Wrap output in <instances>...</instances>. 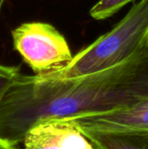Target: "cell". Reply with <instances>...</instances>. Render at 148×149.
Returning a JSON list of instances; mask_svg holds the SVG:
<instances>
[{"label": "cell", "instance_id": "6da1fadb", "mask_svg": "<svg viewBox=\"0 0 148 149\" xmlns=\"http://www.w3.org/2000/svg\"><path fill=\"white\" fill-rule=\"evenodd\" d=\"M147 96L148 48L116 66L75 79L20 72L0 101V138L17 146L42 121L108 112Z\"/></svg>", "mask_w": 148, "mask_h": 149}, {"label": "cell", "instance_id": "7a4b0ae2", "mask_svg": "<svg viewBox=\"0 0 148 149\" xmlns=\"http://www.w3.org/2000/svg\"><path fill=\"white\" fill-rule=\"evenodd\" d=\"M148 48V0H140L110 31L73 56L60 70L47 72L70 79L116 66Z\"/></svg>", "mask_w": 148, "mask_h": 149}, {"label": "cell", "instance_id": "3957f363", "mask_svg": "<svg viewBox=\"0 0 148 149\" xmlns=\"http://www.w3.org/2000/svg\"><path fill=\"white\" fill-rule=\"evenodd\" d=\"M11 36L14 49L35 74L60 70L73 58L65 38L50 24L24 23Z\"/></svg>", "mask_w": 148, "mask_h": 149}, {"label": "cell", "instance_id": "277c9868", "mask_svg": "<svg viewBox=\"0 0 148 149\" xmlns=\"http://www.w3.org/2000/svg\"><path fill=\"white\" fill-rule=\"evenodd\" d=\"M79 130L148 134V96L118 109L64 119Z\"/></svg>", "mask_w": 148, "mask_h": 149}, {"label": "cell", "instance_id": "5b68a950", "mask_svg": "<svg viewBox=\"0 0 148 149\" xmlns=\"http://www.w3.org/2000/svg\"><path fill=\"white\" fill-rule=\"evenodd\" d=\"M23 144L24 149H94L76 126L64 119L37 124L27 133Z\"/></svg>", "mask_w": 148, "mask_h": 149}, {"label": "cell", "instance_id": "8992f818", "mask_svg": "<svg viewBox=\"0 0 148 149\" xmlns=\"http://www.w3.org/2000/svg\"><path fill=\"white\" fill-rule=\"evenodd\" d=\"M94 149H148V134L131 132L80 130Z\"/></svg>", "mask_w": 148, "mask_h": 149}, {"label": "cell", "instance_id": "52a82bcc", "mask_svg": "<svg viewBox=\"0 0 148 149\" xmlns=\"http://www.w3.org/2000/svg\"><path fill=\"white\" fill-rule=\"evenodd\" d=\"M135 0H99L90 10L92 18L102 20L114 15L127 3Z\"/></svg>", "mask_w": 148, "mask_h": 149}, {"label": "cell", "instance_id": "ba28073f", "mask_svg": "<svg viewBox=\"0 0 148 149\" xmlns=\"http://www.w3.org/2000/svg\"><path fill=\"white\" fill-rule=\"evenodd\" d=\"M20 73V67L14 65H5L0 64V101L4 93Z\"/></svg>", "mask_w": 148, "mask_h": 149}, {"label": "cell", "instance_id": "9c48e42d", "mask_svg": "<svg viewBox=\"0 0 148 149\" xmlns=\"http://www.w3.org/2000/svg\"><path fill=\"white\" fill-rule=\"evenodd\" d=\"M0 149H19L17 148V146H15L13 144H10V142L3 140L0 138Z\"/></svg>", "mask_w": 148, "mask_h": 149}, {"label": "cell", "instance_id": "30bf717a", "mask_svg": "<svg viewBox=\"0 0 148 149\" xmlns=\"http://www.w3.org/2000/svg\"><path fill=\"white\" fill-rule=\"evenodd\" d=\"M4 1H5V0H0V10H1V8H2V5H3V3H4Z\"/></svg>", "mask_w": 148, "mask_h": 149}]
</instances>
